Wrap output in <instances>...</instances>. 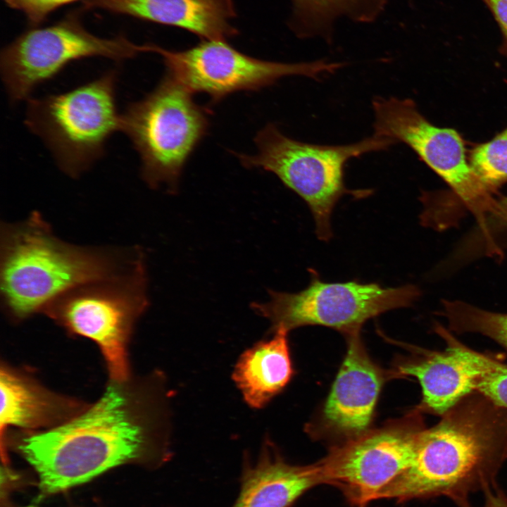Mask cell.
Here are the masks:
<instances>
[{"label":"cell","mask_w":507,"mask_h":507,"mask_svg":"<svg viewBox=\"0 0 507 507\" xmlns=\"http://www.w3.org/2000/svg\"><path fill=\"white\" fill-rule=\"evenodd\" d=\"M443 315L451 330L480 333L507 351V313L485 311L461 301H443Z\"/></svg>","instance_id":"obj_21"},{"label":"cell","mask_w":507,"mask_h":507,"mask_svg":"<svg viewBox=\"0 0 507 507\" xmlns=\"http://www.w3.org/2000/svg\"><path fill=\"white\" fill-rule=\"evenodd\" d=\"M138 248L83 246L63 241L38 211L0 231V294L11 316L42 311L77 286L132 273L144 265Z\"/></svg>","instance_id":"obj_3"},{"label":"cell","mask_w":507,"mask_h":507,"mask_svg":"<svg viewBox=\"0 0 507 507\" xmlns=\"http://www.w3.org/2000/svg\"><path fill=\"white\" fill-rule=\"evenodd\" d=\"M470 165L482 183L493 189L507 181V129L474 148Z\"/></svg>","instance_id":"obj_22"},{"label":"cell","mask_w":507,"mask_h":507,"mask_svg":"<svg viewBox=\"0 0 507 507\" xmlns=\"http://www.w3.org/2000/svg\"><path fill=\"white\" fill-rule=\"evenodd\" d=\"M375 135L401 142L439 175L475 215L492 251H497L488 228L491 215L499 218V201L468 163L463 140L453 129L438 127L418 111L414 101L377 96L373 100Z\"/></svg>","instance_id":"obj_9"},{"label":"cell","mask_w":507,"mask_h":507,"mask_svg":"<svg viewBox=\"0 0 507 507\" xmlns=\"http://www.w3.org/2000/svg\"><path fill=\"white\" fill-rule=\"evenodd\" d=\"M157 411L112 384L78 416L22 439L18 448L37 473L38 499L121 465L156 468L168 461V434Z\"/></svg>","instance_id":"obj_1"},{"label":"cell","mask_w":507,"mask_h":507,"mask_svg":"<svg viewBox=\"0 0 507 507\" xmlns=\"http://www.w3.org/2000/svg\"><path fill=\"white\" fill-rule=\"evenodd\" d=\"M146 53L145 44L119 35L97 37L72 15L46 27H33L1 51L0 70L12 103L27 101L40 84L56 77L68 63L104 57L122 61Z\"/></svg>","instance_id":"obj_10"},{"label":"cell","mask_w":507,"mask_h":507,"mask_svg":"<svg viewBox=\"0 0 507 507\" xmlns=\"http://www.w3.org/2000/svg\"><path fill=\"white\" fill-rule=\"evenodd\" d=\"M84 5L180 27L204 40L226 41L237 35L233 0H87Z\"/></svg>","instance_id":"obj_14"},{"label":"cell","mask_w":507,"mask_h":507,"mask_svg":"<svg viewBox=\"0 0 507 507\" xmlns=\"http://www.w3.org/2000/svg\"><path fill=\"white\" fill-rule=\"evenodd\" d=\"M257 153L236 154L248 168L271 172L308 205L317 237L328 241L332 237L331 216L334 206L346 194L365 198L371 189H349L344 182L346 163L373 151L386 150L396 142L374 134L346 145H319L285 136L274 124H268L254 138Z\"/></svg>","instance_id":"obj_4"},{"label":"cell","mask_w":507,"mask_h":507,"mask_svg":"<svg viewBox=\"0 0 507 507\" xmlns=\"http://www.w3.org/2000/svg\"><path fill=\"white\" fill-rule=\"evenodd\" d=\"M484 501L480 507H507V494L496 484L482 492ZM458 507H475L469 499L461 500L456 503Z\"/></svg>","instance_id":"obj_25"},{"label":"cell","mask_w":507,"mask_h":507,"mask_svg":"<svg viewBox=\"0 0 507 507\" xmlns=\"http://www.w3.org/2000/svg\"><path fill=\"white\" fill-rule=\"evenodd\" d=\"M1 435L8 426L33 428L59 420L70 408L28 380L1 368Z\"/></svg>","instance_id":"obj_18"},{"label":"cell","mask_w":507,"mask_h":507,"mask_svg":"<svg viewBox=\"0 0 507 507\" xmlns=\"http://www.w3.org/2000/svg\"><path fill=\"white\" fill-rule=\"evenodd\" d=\"M287 334L275 332L271 339L254 344L238 359L232 379L250 407H264L292 377Z\"/></svg>","instance_id":"obj_17"},{"label":"cell","mask_w":507,"mask_h":507,"mask_svg":"<svg viewBox=\"0 0 507 507\" xmlns=\"http://www.w3.org/2000/svg\"><path fill=\"white\" fill-rule=\"evenodd\" d=\"M501 213L499 218L507 223V196L499 201Z\"/></svg>","instance_id":"obj_26"},{"label":"cell","mask_w":507,"mask_h":507,"mask_svg":"<svg viewBox=\"0 0 507 507\" xmlns=\"http://www.w3.org/2000/svg\"><path fill=\"white\" fill-rule=\"evenodd\" d=\"M397 366L396 373L418 379L422 388L420 412L442 416L462 398L475 391V373L453 351L418 350Z\"/></svg>","instance_id":"obj_16"},{"label":"cell","mask_w":507,"mask_h":507,"mask_svg":"<svg viewBox=\"0 0 507 507\" xmlns=\"http://www.w3.org/2000/svg\"><path fill=\"white\" fill-rule=\"evenodd\" d=\"M320 484L316 463L291 465L266 441L257 461L244 465L239 492L232 507H290L306 491Z\"/></svg>","instance_id":"obj_15"},{"label":"cell","mask_w":507,"mask_h":507,"mask_svg":"<svg viewBox=\"0 0 507 507\" xmlns=\"http://www.w3.org/2000/svg\"><path fill=\"white\" fill-rule=\"evenodd\" d=\"M8 6L23 13L33 27L39 25L56 9L80 0H4ZM87 1V0H85Z\"/></svg>","instance_id":"obj_23"},{"label":"cell","mask_w":507,"mask_h":507,"mask_svg":"<svg viewBox=\"0 0 507 507\" xmlns=\"http://www.w3.org/2000/svg\"><path fill=\"white\" fill-rule=\"evenodd\" d=\"M147 51L159 54L166 72L188 91L206 93L213 103L235 92L268 87L285 76L318 80L344 65L324 60L296 63L263 61L239 51L226 41L204 40L182 51L147 44Z\"/></svg>","instance_id":"obj_11"},{"label":"cell","mask_w":507,"mask_h":507,"mask_svg":"<svg viewBox=\"0 0 507 507\" xmlns=\"http://www.w3.org/2000/svg\"><path fill=\"white\" fill-rule=\"evenodd\" d=\"M417 408L400 423L366 431L334 448L317 463L321 484L340 489L349 502L363 506L413 463L425 428Z\"/></svg>","instance_id":"obj_12"},{"label":"cell","mask_w":507,"mask_h":507,"mask_svg":"<svg viewBox=\"0 0 507 507\" xmlns=\"http://www.w3.org/2000/svg\"><path fill=\"white\" fill-rule=\"evenodd\" d=\"M209 111L165 73L156 87L121 114V129L141 161L144 182L175 193L183 168L207 133Z\"/></svg>","instance_id":"obj_6"},{"label":"cell","mask_w":507,"mask_h":507,"mask_svg":"<svg viewBox=\"0 0 507 507\" xmlns=\"http://www.w3.org/2000/svg\"><path fill=\"white\" fill-rule=\"evenodd\" d=\"M144 265L134 272L77 286L42 311L70 332L94 341L118 382L128 375L126 345L134 325L149 305Z\"/></svg>","instance_id":"obj_7"},{"label":"cell","mask_w":507,"mask_h":507,"mask_svg":"<svg viewBox=\"0 0 507 507\" xmlns=\"http://www.w3.org/2000/svg\"><path fill=\"white\" fill-rule=\"evenodd\" d=\"M311 273L304 289L294 293L269 290L268 301L251 304L258 315L270 323L273 332L320 325L348 336L360 332L370 318L411 306L420 294L411 284L386 287L375 282H327L315 271Z\"/></svg>","instance_id":"obj_8"},{"label":"cell","mask_w":507,"mask_h":507,"mask_svg":"<svg viewBox=\"0 0 507 507\" xmlns=\"http://www.w3.org/2000/svg\"><path fill=\"white\" fill-rule=\"evenodd\" d=\"M506 460L507 408L475 390L422 431L413 463L377 499L445 496L456 503L497 484Z\"/></svg>","instance_id":"obj_2"},{"label":"cell","mask_w":507,"mask_h":507,"mask_svg":"<svg viewBox=\"0 0 507 507\" xmlns=\"http://www.w3.org/2000/svg\"><path fill=\"white\" fill-rule=\"evenodd\" d=\"M117 80L118 72L111 70L66 92L26 101L25 125L71 177L89 170L103 156L110 137L120 131Z\"/></svg>","instance_id":"obj_5"},{"label":"cell","mask_w":507,"mask_h":507,"mask_svg":"<svg viewBox=\"0 0 507 507\" xmlns=\"http://www.w3.org/2000/svg\"><path fill=\"white\" fill-rule=\"evenodd\" d=\"M293 15L291 23L299 35H310L325 30L334 19L347 16L368 21L382 10L387 0H291Z\"/></svg>","instance_id":"obj_19"},{"label":"cell","mask_w":507,"mask_h":507,"mask_svg":"<svg viewBox=\"0 0 507 507\" xmlns=\"http://www.w3.org/2000/svg\"><path fill=\"white\" fill-rule=\"evenodd\" d=\"M489 8L502 34L501 51L507 56V0H482Z\"/></svg>","instance_id":"obj_24"},{"label":"cell","mask_w":507,"mask_h":507,"mask_svg":"<svg viewBox=\"0 0 507 507\" xmlns=\"http://www.w3.org/2000/svg\"><path fill=\"white\" fill-rule=\"evenodd\" d=\"M348 348L323 409L326 427L349 439L368 431L384 381L360 332L347 336Z\"/></svg>","instance_id":"obj_13"},{"label":"cell","mask_w":507,"mask_h":507,"mask_svg":"<svg viewBox=\"0 0 507 507\" xmlns=\"http://www.w3.org/2000/svg\"><path fill=\"white\" fill-rule=\"evenodd\" d=\"M437 334L445 341L446 348L462 358L472 368L475 376V390L507 408V364L469 348L444 327L439 328Z\"/></svg>","instance_id":"obj_20"}]
</instances>
